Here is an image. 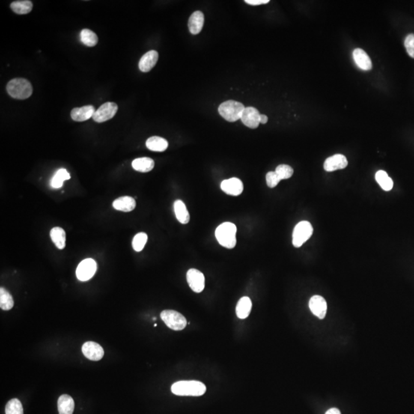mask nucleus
Wrapping results in <instances>:
<instances>
[{
	"instance_id": "nucleus-4",
	"label": "nucleus",
	"mask_w": 414,
	"mask_h": 414,
	"mask_svg": "<svg viewBox=\"0 0 414 414\" xmlns=\"http://www.w3.org/2000/svg\"><path fill=\"white\" fill-rule=\"evenodd\" d=\"M245 108V106L240 102L230 100L221 104L218 111L227 121L235 122L241 119Z\"/></svg>"
},
{
	"instance_id": "nucleus-10",
	"label": "nucleus",
	"mask_w": 414,
	"mask_h": 414,
	"mask_svg": "<svg viewBox=\"0 0 414 414\" xmlns=\"http://www.w3.org/2000/svg\"><path fill=\"white\" fill-rule=\"evenodd\" d=\"M260 111L253 107L245 108L242 113L240 120L246 127L251 129H256L259 127L260 123Z\"/></svg>"
},
{
	"instance_id": "nucleus-21",
	"label": "nucleus",
	"mask_w": 414,
	"mask_h": 414,
	"mask_svg": "<svg viewBox=\"0 0 414 414\" xmlns=\"http://www.w3.org/2000/svg\"><path fill=\"white\" fill-rule=\"evenodd\" d=\"M58 409L59 414H73L75 401L71 396L63 394L58 400Z\"/></svg>"
},
{
	"instance_id": "nucleus-28",
	"label": "nucleus",
	"mask_w": 414,
	"mask_h": 414,
	"mask_svg": "<svg viewBox=\"0 0 414 414\" xmlns=\"http://www.w3.org/2000/svg\"><path fill=\"white\" fill-rule=\"evenodd\" d=\"M14 306L13 296L4 287L0 288V308L4 311H9Z\"/></svg>"
},
{
	"instance_id": "nucleus-1",
	"label": "nucleus",
	"mask_w": 414,
	"mask_h": 414,
	"mask_svg": "<svg viewBox=\"0 0 414 414\" xmlns=\"http://www.w3.org/2000/svg\"><path fill=\"white\" fill-rule=\"evenodd\" d=\"M204 384L197 380H182L176 382L171 387L173 394L177 396H192L200 397L206 392Z\"/></svg>"
},
{
	"instance_id": "nucleus-11",
	"label": "nucleus",
	"mask_w": 414,
	"mask_h": 414,
	"mask_svg": "<svg viewBox=\"0 0 414 414\" xmlns=\"http://www.w3.org/2000/svg\"><path fill=\"white\" fill-rule=\"evenodd\" d=\"M82 353L85 358L91 361H99L102 360L105 355L103 347L94 341H88L83 344Z\"/></svg>"
},
{
	"instance_id": "nucleus-22",
	"label": "nucleus",
	"mask_w": 414,
	"mask_h": 414,
	"mask_svg": "<svg viewBox=\"0 0 414 414\" xmlns=\"http://www.w3.org/2000/svg\"><path fill=\"white\" fill-rule=\"evenodd\" d=\"M132 168L138 172H150L154 168V161L150 157L137 158L132 162Z\"/></svg>"
},
{
	"instance_id": "nucleus-30",
	"label": "nucleus",
	"mask_w": 414,
	"mask_h": 414,
	"mask_svg": "<svg viewBox=\"0 0 414 414\" xmlns=\"http://www.w3.org/2000/svg\"><path fill=\"white\" fill-rule=\"evenodd\" d=\"M375 179L384 190L390 191L392 189L394 182L392 179L388 176V173L385 172V171H377L375 175Z\"/></svg>"
},
{
	"instance_id": "nucleus-17",
	"label": "nucleus",
	"mask_w": 414,
	"mask_h": 414,
	"mask_svg": "<svg viewBox=\"0 0 414 414\" xmlns=\"http://www.w3.org/2000/svg\"><path fill=\"white\" fill-rule=\"evenodd\" d=\"M158 52L151 50L141 57L139 61V69L142 72H148L154 67L158 61Z\"/></svg>"
},
{
	"instance_id": "nucleus-20",
	"label": "nucleus",
	"mask_w": 414,
	"mask_h": 414,
	"mask_svg": "<svg viewBox=\"0 0 414 414\" xmlns=\"http://www.w3.org/2000/svg\"><path fill=\"white\" fill-rule=\"evenodd\" d=\"M174 210L177 220L181 224H187L189 222V212L186 209V205L182 200H176L174 203Z\"/></svg>"
},
{
	"instance_id": "nucleus-25",
	"label": "nucleus",
	"mask_w": 414,
	"mask_h": 414,
	"mask_svg": "<svg viewBox=\"0 0 414 414\" xmlns=\"http://www.w3.org/2000/svg\"><path fill=\"white\" fill-rule=\"evenodd\" d=\"M146 146L152 151L163 152L168 149V142L164 138L154 136L147 140Z\"/></svg>"
},
{
	"instance_id": "nucleus-24",
	"label": "nucleus",
	"mask_w": 414,
	"mask_h": 414,
	"mask_svg": "<svg viewBox=\"0 0 414 414\" xmlns=\"http://www.w3.org/2000/svg\"><path fill=\"white\" fill-rule=\"evenodd\" d=\"M50 237L55 246L61 250L64 249L66 244V231L61 227H54L51 230Z\"/></svg>"
},
{
	"instance_id": "nucleus-6",
	"label": "nucleus",
	"mask_w": 414,
	"mask_h": 414,
	"mask_svg": "<svg viewBox=\"0 0 414 414\" xmlns=\"http://www.w3.org/2000/svg\"><path fill=\"white\" fill-rule=\"evenodd\" d=\"M313 233V227L308 221H302L295 227L293 234V244L296 248L302 246Z\"/></svg>"
},
{
	"instance_id": "nucleus-16",
	"label": "nucleus",
	"mask_w": 414,
	"mask_h": 414,
	"mask_svg": "<svg viewBox=\"0 0 414 414\" xmlns=\"http://www.w3.org/2000/svg\"><path fill=\"white\" fill-rule=\"evenodd\" d=\"M113 207L119 211L129 213L135 210L136 207V201L135 199L129 196L119 197L113 202Z\"/></svg>"
},
{
	"instance_id": "nucleus-38",
	"label": "nucleus",
	"mask_w": 414,
	"mask_h": 414,
	"mask_svg": "<svg viewBox=\"0 0 414 414\" xmlns=\"http://www.w3.org/2000/svg\"><path fill=\"white\" fill-rule=\"evenodd\" d=\"M268 120H269V118H268L267 116L265 115V114H261V115H260V123L265 124V123H267Z\"/></svg>"
},
{
	"instance_id": "nucleus-9",
	"label": "nucleus",
	"mask_w": 414,
	"mask_h": 414,
	"mask_svg": "<svg viewBox=\"0 0 414 414\" xmlns=\"http://www.w3.org/2000/svg\"><path fill=\"white\" fill-rule=\"evenodd\" d=\"M186 279L188 284L193 291L196 293H200L205 288L204 275L200 271L196 269H190L186 273Z\"/></svg>"
},
{
	"instance_id": "nucleus-29",
	"label": "nucleus",
	"mask_w": 414,
	"mask_h": 414,
	"mask_svg": "<svg viewBox=\"0 0 414 414\" xmlns=\"http://www.w3.org/2000/svg\"><path fill=\"white\" fill-rule=\"evenodd\" d=\"M70 178L71 175L69 174V173L68 172L66 169H64V168H61V169L58 170V171L55 173L53 178H52V180H51V186L55 188V189L61 188V186H63L64 181L69 180Z\"/></svg>"
},
{
	"instance_id": "nucleus-18",
	"label": "nucleus",
	"mask_w": 414,
	"mask_h": 414,
	"mask_svg": "<svg viewBox=\"0 0 414 414\" xmlns=\"http://www.w3.org/2000/svg\"><path fill=\"white\" fill-rule=\"evenodd\" d=\"M204 25V15L202 12L196 11L191 15L188 22V28L191 34L197 35L203 29Z\"/></svg>"
},
{
	"instance_id": "nucleus-27",
	"label": "nucleus",
	"mask_w": 414,
	"mask_h": 414,
	"mask_svg": "<svg viewBox=\"0 0 414 414\" xmlns=\"http://www.w3.org/2000/svg\"><path fill=\"white\" fill-rule=\"evenodd\" d=\"M80 37H81V43L88 47H94L99 43V38L97 35L88 28L81 30Z\"/></svg>"
},
{
	"instance_id": "nucleus-5",
	"label": "nucleus",
	"mask_w": 414,
	"mask_h": 414,
	"mask_svg": "<svg viewBox=\"0 0 414 414\" xmlns=\"http://www.w3.org/2000/svg\"><path fill=\"white\" fill-rule=\"evenodd\" d=\"M161 317L166 325L174 331H181L187 325V322L183 314L174 310H164Z\"/></svg>"
},
{
	"instance_id": "nucleus-15",
	"label": "nucleus",
	"mask_w": 414,
	"mask_h": 414,
	"mask_svg": "<svg viewBox=\"0 0 414 414\" xmlns=\"http://www.w3.org/2000/svg\"><path fill=\"white\" fill-rule=\"evenodd\" d=\"M95 112L94 106L86 105L81 108H75L71 112L72 120L77 122L85 121L91 118Z\"/></svg>"
},
{
	"instance_id": "nucleus-32",
	"label": "nucleus",
	"mask_w": 414,
	"mask_h": 414,
	"mask_svg": "<svg viewBox=\"0 0 414 414\" xmlns=\"http://www.w3.org/2000/svg\"><path fill=\"white\" fill-rule=\"evenodd\" d=\"M147 242V235L145 233H139L134 237L132 246L136 252H141L144 249Z\"/></svg>"
},
{
	"instance_id": "nucleus-8",
	"label": "nucleus",
	"mask_w": 414,
	"mask_h": 414,
	"mask_svg": "<svg viewBox=\"0 0 414 414\" xmlns=\"http://www.w3.org/2000/svg\"><path fill=\"white\" fill-rule=\"evenodd\" d=\"M117 110L118 106L117 104L114 102H106L99 107V109L96 110L92 117L93 120L98 123H103L111 120L115 116Z\"/></svg>"
},
{
	"instance_id": "nucleus-19",
	"label": "nucleus",
	"mask_w": 414,
	"mask_h": 414,
	"mask_svg": "<svg viewBox=\"0 0 414 414\" xmlns=\"http://www.w3.org/2000/svg\"><path fill=\"white\" fill-rule=\"evenodd\" d=\"M353 58L357 66L362 70L369 71L372 69L371 60L363 49H355L353 52Z\"/></svg>"
},
{
	"instance_id": "nucleus-37",
	"label": "nucleus",
	"mask_w": 414,
	"mask_h": 414,
	"mask_svg": "<svg viewBox=\"0 0 414 414\" xmlns=\"http://www.w3.org/2000/svg\"><path fill=\"white\" fill-rule=\"evenodd\" d=\"M325 414H341V412H340L339 409H337V408H331V409H328Z\"/></svg>"
},
{
	"instance_id": "nucleus-34",
	"label": "nucleus",
	"mask_w": 414,
	"mask_h": 414,
	"mask_svg": "<svg viewBox=\"0 0 414 414\" xmlns=\"http://www.w3.org/2000/svg\"><path fill=\"white\" fill-rule=\"evenodd\" d=\"M404 46L407 51L408 55L411 58H414V34H409L406 36Z\"/></svg>"
},
{
	"instance_id": "nucleus-31",
	"label": "nucleus",
	"mask_w": 414,
	"mask_h": 414,
	"mask_svg": "<svg viewBox=\"0 0 414 414\" xmlns=\"http://www.w3.org/2000/svg\"><path fill=\"white\" fill-rule=\"evenodd\" d=\"M6 414H23L22 403L18 399L10 400L6 406Z\"/></svg>"
},
{
	"instance_id": "nucleus-14",
	"label": "nucleus",
	"mask_w": 414,
	"mask_h": 414,
	"mask_svg": "<svg viewBox=\"0 0 414 414\" xmlns=\"http://www.w3.org/2000/svg\"><path fill=\"white\" fill-rule=\"evenodd\" d=\"M309 308L314 315L320 319H325L327 313V302L323 297L314 296L309 301Z\"/></svg>"
},
{
	"instance_id": "nucleus-12",
	"label": "nucleus",
	"mask_w": 414,
	"mask_h": 414,
	"mask_svg": "<svg viewBox=\"0 0 414 414\" xmlns=\"http://www.w3.org/2000/svg\"><path fill=\"white\" fill-rule=\"evenodd\" d=\"M347 158L342 154H335L334 156L327 158L324 163V169L328 172L337 171V170L344 169L347 168Z\"/></svg>"
},
{
	"instance_id": "nucleus-2",
	"label": "nucleus",
	"mask_w": 414,
	"mask_h": 414,
	"mask_svg": "<svg viewBox=\"0 0 414 414\" xmlns=\"http://www.w3.org/2000/svg\"><path fill=\"white\" fill-rule=\"evenodd\" d=\"M7 92L15 99L24 100L28 99L33 94L31 83L25 78H13L9 81L7 86Z\"/></svg>"
},
{
	"instance_id": "nucleus-3",
	"label": "nucleus",
	"mask_w": 414,
	"mask_h": 414,
	"mask_svg": "<svg viewBox=\"0 0 414 414\" xmlns=\"http://www.w3.org/2000/svg\"><path fill=\"white\" fill-rule=\"evenodd\" d=\"M236 228L235 224L230 222H224L216 228V235L218 242L225 248H234L236 245Z\"/></svg>"
},
{
	"instance_id": "nucleus-36",
	"label": "nucleus",
	"mask_w": 414,
	"mask_h": 414,
	"mask_svg": "<svg viewBox=\"0 0 414 414\" xmlns=\"http://www.w3.org/2000/svg\"><path fill=\"white\" fill-rule=\"evenodd\" d=\"M245 3L248 5L260 6L269 4V0H245Z\"/></svg>"
},
{
	"instance_id": "nucleus-26",
	"label": "nucleus",
	"mask_w": 414,
	"mask_h": 414,
	"mask_svg": "<svg viewBox=\"0 0 414 414\" xmlns=\"http://www.w3.org/2000/svg\"><path fill=\"white\" fill-rule=\"evenodd\" d=\"M10 8L16 14H28L33 10V4L29 0H19L12 3Z\"/></svg>"
},
{
	"instance_id": "nucleus-33",
	"label": "nucleus",
	"mask_w": 414,
	"mask_h": 414,
	"mask_svg": "<svg viewBox=\"0 0 414 414\" xmlns=\"http://www.w3.org/2000/svg\"><path fill=\"white\" fill-rule=\"evenodd\" d=\"M275 172L276 173L280 180H282L290 178L293 175L294 171L290 166L286 165V164H281V165L277 167Z\"/></svg>"
},
{
	"instance_id": "nucleus-7",
	"label": "nucleus",
	"mask_w": 414,
	"mask_h": 414,
	"mask_svg": "<svg viewBox=\"0 0 414 414\" xmlns=\"http://www.w3.org/2000/svg\"><path fill=\"white\" fill-rule=\"evenodd\" d=\"M97 271V263L92 259L83 260L78 265L76 269V276L81 281H86L91 279Z\"/></svg>"
},
{
	"instance_id": "nucleus-13",
	"label": "nucleus",
	"mask_w": 414,
	"mask_h": 414,
	"mask_svg": "<svg viewBox=\"0 0 414 414\" xmlns=\"http://www.w3.org/2000/svg\"><path fill=\"white\" fill-rule=\"evenodd\" d=\"M220 186L224 193L228 195L234 196V197L240 195L243 192L244 189L243 183L236 177L224 180L221 183Z\"/></svg>"
},
{
	"instance_id": "nucleus-23",
	"label": "nucleus",
	"mask_w": 414,
	"mask_h": 414,
	"mask_svg": "<svg viewBox=\"0 0 414 414\" xmlns=\"http://www.w3.org/2000/svg\"><path fill=\"white\" fill-rule=\"evenodd\" d=\"M252 302L248 297H242L239 299L236 305V315L239 319H245L250 314Z\"/></svg>"
},
{
	"instance_id": "nucleus-35",
	"label": "nucleus",
	"mask_w": 414,
	"mask_h": 414,
	"mask_svg": "<svg viewBox=\"0 0 414 414\" xmlns=\"http://www.w3.org/2000/svg\"><path fill=\"white\" fill-rule=\"evenodd\" d=\"M281 181L275 171H270L266 174V183L269 188H274Z\"/></svg>"
}]
</instances>
